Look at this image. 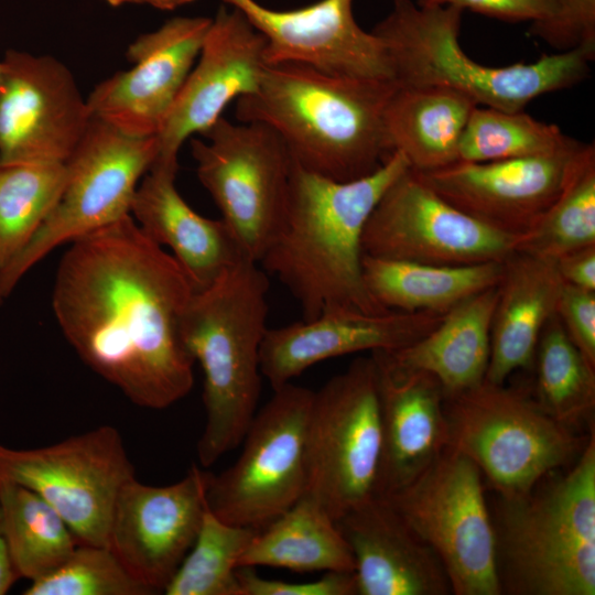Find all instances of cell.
Returning a JSON list of instances; mask_svg holds the SVG:
<instances>
[{"label": "cell", "mask_w": 595, "mask_h": 595, "mask_svg": "<svg viewBox=\"0 0 595 595\" xmlns=\"http://www.w3.org/2000/svg\"><path fill=\"white\" fill-rule=\"evenodd\" d=\"M193 292L174 257L128 215L69 242L52 310L84 364L134 404L161 410L194 385L181 333Z\"/></svg>", "instance_id": "1"}, {"label": "cell", "mask_w": 595, "mask_h": 595, "mask_svg": "<svg viewBox=\"0 0 595 595\" xmlns=\"http://www.w3.org/2000/svg\"><path fill=\"white\" fill-rule=\"evenodd\" d=\"M408 169L394 151L371 174L340 182L293 162L285 218L259 264L288 288L302 320L333 311H388L364 283L361 239L380 197Z\"/></svg>", "instance_id": "2"}, {"label": "cell", "mask_w": 595, "mask_h": 595, "mask_svg": "<svg viewBox=\"0 0 595 595\" xmlns=\"http://www.w3.org/2000/svg\"><path fill=\"white\" fill-rule=\"evenodd\" d=\"M397 86L298 64L269 65L258 89L235 101V117L272 129L302 169L353 181L375 172L393 153L383 117Z\"/></svg>", "instance_id": "3"}, {"label": "cell", "mask_w": 595, "mask_h": 595, "mask_svg": "<svg viewBox=\"0 0 595 595\" xmlns=\"http://www.w3.org/2000/svg\"><path fill=\"white\" fill-rule=\"evenodd\" d=\"M268 291L266 271L242 259L207 288L194 291L184 311L182 339L204 374L206 421L197 442L202 467L237 447L257 413Z\"/></svg>", "instance_id": "4"}, {"label": "cell", "mask_w": 595, "mask_h": 595, "mask_svg": "<svg viewBox=\"0 0 595 595\" xmlns=\"http://www.w3.org/2000/svg\"><path fill=\"white\" fill-rule=\"evenodd\" d=\"M462 13L452 6L394 0L371 31L387 48L397 85L445 87L478 106L519 111L534 98L570 88L589 74L593 58L582 48L542 55L529 64H479L459 44Z\"/></svg>", "instance_id": "5"}, {"label": "cell", "mask_w": 595, "mask_h": 595, "mask_svg": "<svg viewBox=\"0 0 595 595\" xmlns=\"http://www.w3.org/2000/svg\"><path fill=\"white\" fill-rule=\"evenodd\" d=\"M495 532L502 591L595 594L594 431L564 477L539 494L504 499Z\"/></svg>", "instance_id": "6"}, {"label": "cell", "mask_w": 595, "mask_h": 595, "mask_svg": "<svg viewBox=\"0 0 595 595\" xmlns=\"http://www.w3.org/2000/svg\"><path fill=\"white\" fill-rule=\"evenodd\" d=\"M450 445L467 456L504 499L528 495L584 445L529 394L483 381L445 396Z\"/></svg>", "instance_id": "7"}, {"label": "cell", "mask_w": 595, "mask_h": 595, "mask_svg": "<svg viewBox=\"0 0 595 595\" xmlns=\"http://www.w3.org/2000/svg\"><path fill=\"white\" fill-rule=\"evenodd\" d=\"M158 155L156 137L128 136L93 119L65 164L63 191L28 245L0 271L7 298L51 251L128 215L139 185Z\"/></svg>", "instance_id": "8"}, {"label": "cell", "mask_w": 595, "mask_h": 595, "mask_svg": "<svg viewBox=\"0 0 595 595\" xmlns=\"http://www.w3.org/2000/svg\"><path fill=\"white\" fill-rule=\"evenodd\" d=\"M381 453L379 372L360 357L314 392L304 496L336 521L375 497Z\"/></svg>", "instance_id": "9"}, {"label": "cell", "mask_w": 595, "mask_h": 595, "mask_svg": "<svg viewBox=\"0 0 595 595\" xmlns=\"http://www.w3.org/2000/svg\"><path fill=\"white\" fill-rule=\"evenodd\" d=\"M381 499L432 548L452 593H502L482 473L467 456L448 446L409 485Z\"/></svg>", "instance_id": "10"}, {"label": "cell", "mask_w": 595, "mask_h": 595, "mask_svg": "<svg viewBox=\"0 0 595 595\" xmlns=\"http://www.w3.org/2000/svg\"><path fill=\"white\" fill-rule=\"evenodd\" d=\"M201 136L191 138L197 177L245 257L259 263L285 218L293 160L261 123L220 117Z\"/></svg>", "instance_id": "11"}, {"label": "cell", "mask_w": 595, "mask_h": 595, "mask_svg": "<svg viewBox=\"0 0 595 595\" xmlns=\"http://www.w3.org/2000/svg\"><path fill=\"white\" fill-rule=\"evenodd\" d=\"M314 391L289 382L251 421L238 459L209 472L207 508L227 523L260 530L292 507L306 485V435Z\"/></svg>", "instance_id": "12"}, {"label": "cell", "mask_w": 595, "mask_h": 595, "mask_svg": "<svg viewBox=\"0 0 595 595\" xmlns=\"http://www.w3.org/2000/svg\"><path fill=\"white\" fill-rule=\"evenodd\" d=\"M133 477L122 437L111 425L44 447L0 444V479L41 496L64 519L77 544L108 547L116 498Z\"/></svg>", "instance_id": "13"}, {"label": "cell", "mask_w": 595, "mask_h": 595, "mask_svg": "<svg viewBox=\"0 0 595 595\" xmlns=\"http://www.w3.org/2000/svg\"><path fill=\"white\" fill-rule=\"evenodd\" d=\"M518 237L462 212L408 169L382 194L365 225L364 255L440 266L504 261Z\"/></svg>", "instance_id": "14"}, {"label": "cell", "mask_w": 595, "mask_h": 595, "mask_svg": "<svg viewBox=\"0 0 595 595\" xmlns=\"http://www.w3.org/2000/svg\"><path fill=\"white\" fill-rule=\"evenodd\" d=\"M91 120L72 72L9 50L0 73V164H64Z\"/></svg>", "instance_id": "15"}, {"label": "cell", "mask_w": 595, "mask_h": 595, "mask_svg": "<svg viewBox=\"0 0 595 595\" xmlns=\"http://www.w3.org/2000/svg\"><path fill=\"white\" fill-rule=\"evenodd\" d=\"M210 24L207 17H175L139 35L127 50L133 66L99 83L86 98L90 117L128 136L156 137Z\"/></svg>", "instance_id": "16"}, {"label": "cell", "mask_w": 595, "mask_h": 595, "mask_svg": "<svg viewBox=\"0 0 595 595\" xmlns=\"http://www.w3.org/2000/svg\"><path fill=\"white\" fill-rule=\"evenodd\" d=\"M208 475L194 464L174 484L152 486L133 477L118 493L108 547L155 594L164 592L198 534Z\"/></svg>", "instance_id": "17"}, {"label": "cell", "mask_w": 595, "mask_h": 595, "mask_svg": "<svg viewBox=\"0 0 595 595\" xmlns=\"http://www.w3.org/2000/svg\"><path fill=\"white\" fill-rule=\"evenodd\" d=\"M229 7V6H228ZM266 39L236 8L221 6L161 131L154 163L178 166L183 143L203 134L237 99L255 93L269 66Z\"/></svg>", "instance_id": "18"}, {"label": "cell", "mask_w": 595, "mask_h": 595, "mask_svg": "<svg viewBox=\"0 0 595 595\" xmlns=\"http://www.w3.org/2000/svg\"><path fill=\"white\" fill-rule=\"evenodd\" d=\"M223 2L263 35L268 65L298 64L335 76L393 80L385 44L359 26L353 0H320L293 10H274L257 0Z\"/></svg>", "instance_id": "19"}, {"label": "cell", "mask_w": 595, "mask_h": 595, "mask_svg": "<svg viewBox=\"0 0 595 595\" xmlns=\"http://www.w3.org/2000/svg\"><path fill=\"white\" fill-rule=\"evenodd\" d=\"M581 145L575 140L551 154L487 162L458 161L435 171L416 173L462 212L519 238L558 197Z\"/></svg>", "instance_id": "20"}, {"label": "cell", "mask_w": 595, "mask_h": 595, "mask_svg": "<svg viewBox=\"0 0 595 595\" xmlns=\"http://www.w3.org/2000/svg\"><path fill=\"white\" fill-rule=\"evenodd\" d=\"M443 315L333 311L313 320L268 328L260 349L261 374L274 390L329 358L405 347L429 333Z\"/></svg>", "instance_id": "21"}, {"label": "cell", "mask_w": 595, "mask_h": 595, "mask_svg": "<svg viewBox=\"0 0 595 595\" xmlns=\"http://www.w3.org/2000/svg\"><path fill=\"white\" fill-rule=\"evenodd\" d=\"M336 524L354 558L357 595L452 593L435 552L387 500L374 497Z\"/></svg>", "instance_id": "22"}, {"label": "cell", "mask_w": 595, "mask_h": 595, "mask_svg": "<svg viewBox=\"0 0 595 595\" xmlns=\"http://www.w3.org/2000/svg\"><path fill=\"white\" fill-rule=\"evenodd\" d=\"M377 367L381 453L375 497L388 498L448 447L450 432L445 394L434 377L423 371L396 372Z\"/></svg>", "instance_id": "23"}, {"label": "cell", "mask_w": 595, "mask_h": 595, "mask_svg": "<svg viewBox=\"0 0 595 595\" xmlns=\"http://www.w3.org/2000/svg\"><path fill=\"white\" fill-rule=\"evenodd\" d=\"M177 169L153 163L137 187L130 215L152 241L171 250L194 291H199L247 258L221 218L199 215L181 196Z\"/></svg>", "instance_id": "24"}, {"label": "cell", "mask_w": 595, "mask_h": 595, "mask_svg": "<svg viewBox=\"0 0 595 595\" xmlns=\"http://www.w3.org/2000/svg\"><path fill=\"white\" fill-rule=\"evenodd\" d=\"M563 281L553 260L513 251L504 260L485 381L502 385L530 368L543 328L556 313Z\"/></svg>", "instance_id": "25"}, {"label": "cell", "mask_w": 595, "mask_h": 595, "mask_svg": "<svg viewBox=\"0 0 595 595\" xmlns=\"http://www.w3.org/2000/svg\"><path fill=\"white\" fill-rule=\"evenodd\" d=\"M497 299V285L482 291L446 312L429 333L412 344L371 355L387 370L431 375L445 396L472 389L485 380Z\"/></svg>", "instance_id": "26"}, {"label": "cell", "mask_w": 595, "mask_h": 595, "mask_svg": "<svg viewBox=\"0 0 595 595\" xmlns=\"http://www.w3.org/2000/svg\"><path fill=\"white\" fill-rule=\"evenodd\" d=\"M476 106L469 97L450 88L398 85L385 109L389 145L415 172L456 163L462 134Z\"/></svg>", "instance_id": "27"}, {"label": "cell", "mask_w": 595, "mask_h": 595, "mask_svg": "<svg viewBox=\"0 0 595 595\" xmlns=\"http://www.w3.org/2000/svg\"><path fill=\"white\" fill-rule=\"evenodd\" d=\"M361 271L368 293L381 307L445 314L466 299L498 285L504 261L440 266L364 255Z\"/></svg>", "instance_id": "28"}, {"label": "cell", "mask_w": 595, "mask_h": 595, "mask_svg": "<svg viewBox=\"0 0 595 595\" xmlns=\"http://www.w3.org/2000/svg\"><path fill=\"white\" fill-rule=\"evenodd\" d=\"M239 566H271L306 572H354L351 551L333 517L302 496L292 507L258 530Z\"/></svg>", "instance_id": "29"}, {"label": "cell", "mask_w": 595, "mask_h": 595, "mask_svg": "<svg viewBox=\"0 0 595 595\" xmlns=\"http://www.w3.org/2000/svg\"><path fill=\"white\" fill-rule=\"evenodd\" d=\"M0 521L14 566L35 581L63 564L77 541L60 513L33 490L0 479Z\"/></svg>", "instance_id": "30"}, {"label": "cell", "mask_w": 595, "mask_h": 595, "mask_svg": "<svg viewBox=\"0 0 595 595\" xmlns=\"http://www.w3.org/2000/svg\"><path fill=\"white\" fill-rule=\"evenodd\" d=\"M595 245V145L582 143L554 202L524 235L516 251L554 260Z\"/></svg>", "instance_id": "31"}, {"label": "cell", "mask_w": 595, "mask_h": 595, "mask_svg": "<svg viewBox=\"0 0 595 595\" xmlns=\"http://www.w3.org/2000/svg\"><path fill=\"white\" fill-rule=\"evenodd\" d=\"M533 363L537 402L549 415L572 429L593 414L595 367L571 342L556 313L541 333Z\"/></svg>", "instance_id": "32"}, {"label": "cell", "mask_w": 595, "mask_h": 595, "mask_svg": "<svg viewBox=\"0 0 595 595\" xmlns=\"http://www.w3.org/2000/svg\"><path fill=\"white\" fill-rule=\"evenodd\" d=\"M65 177V164H0V271L48 216Z\"/></svg>", "instance_id": "33"}, {"label": "cell", "mask_w": 595, "mask_h": 595, "mask_svg": "<svg viewBox=\"0 0 595 595\" xmlns=\"http://www.w3.org/2000/svg\"><path fill=\"white\" fill-rule=\"evenodd\" d=\"M574 141L556 125L540 121L523 110L476 106L459 141L458 161L487 162L551 154Z\"/></svg>", "instance_id": "34"}, {"label": "cell", "mask_w": 595, "mask_h": 595, "mask_svg": "<svg viewBox=\"0 0 595 595\" xmlns=\"http://www.w3.org/2000/svg\"><path fill=\"white\" fill-rule=\"evenodd\" d=\"M257 532L227 523L207 508L198 534L164 594L241 595L237 569Z\"/></svg>", "instance_id": "35"}, {"label": "cell", "mask_w": 595, "mask_h": 595, "mask_svg": "<svg viewBox=\"0 0 595 595\" xmlns=\"http://www.w3.org/2000/svg\"><path fill=\"white\" fill-rule=\"evenodd\" d=\"M24 595H152L108 547L77 544L51 573L32 581Z\"/></svg>", "instance_id": "36"}, {"label": "cell", "mask_w": 595, "mask_h": 595, "mask_svg": "<svg viewBox=\"0 0 595 595\" xmlns=\"http://www.w3.org/2000/svg\"><path fill=\"white\" fill-rule=\"evenodd\" d=\"M554 14L532 22L530 34L559 52L582 48L595 57V0H554Z\"/></svg>", "instance_id": "37"}, {"label": "cell", "mask_w": 595, "mask_h": 595, "mask_svg": "<svg viewBox=\"0 0 595 595\" xmlns=\"http://www.w3.org/2000/svg\"><path fill=\"white\" fill-rule=\"evenodd\" d=\"M241 595H356L354 572H325L310 582H285L261 577L252 566H239Z\"/></svg>", "instance_id": "38"}, {"label": "cell", "mask_w": 595, "mask_h": 595, "mask_svg": "<svg viewBox=\"0 0 595 595\" xmlns=\"http://www.w3.org/2000/svg\"><path fill=\"white\" fill-rule=\"evenodd\" d=\"M556 315L571 342L595 367V291L563 283Z\"/></svg>", "instance_id": "39"}, {"label": "cell", "mask_w": 595, "mask_h": 595, "mask_svg": "<svg viewBox=\"0 0 595 595\" xmlns=\"http://www.w3.org/2000/svg\"><path fill=\"white\" fill-rule=\"evenodd\" d=\"M422 7L452 6L508 22H538L555 12L554 0H416Z\"/></svg>", "instance_id": "40"}, {"label": "cell", "mask_w": 595, "mask_h": 595, "mask_svg": "<svg viewBox=\"0 0 595 595\" xmlns=\"http://www.w3.org/2000/svg\"><path fill=\"white\" fill-rule=\"evenodd\" d=\"M553 261L563 283L595 291V245L569 251Z\"/></svg>", "instance_id": "41"}, {"label": "cell", "mask_w": 595, "mask_h": 595, "mask_svg": "<svg viewBox=\"0 0 595 595\" xmlns=\"http://www.w3.org/2000/svg\"><path fill=\"white\" fill-rule=\"evenodd\" d=\"M20 578L0 521V595L7 594Z\"/></svg>", "instance_id": "42"}, {"label": "cell", "mask_w": 595, "mask_h": 595, "mask_svg": "<svg viewBox=\"0 0 595 595\" xmlns=\"http://www.w3.org/2000/svg\"><path fill=\"white\" fill-rule=\"evenodd\" d=\"M195 0H141V3L149 4L160 10H174Z\"/></svg>", "instance_id": "43"}, {"label": "cell", "mask_w": 595, "mask_h": 595, "mask_svg": "<svg viewBox=\"0 0 595 595\" xmlns=\"http://www.w3.org/2000/svg\"><path fill=\"white\" fill-rule=\"evenodd\" d=\"M111 7H120L125 4H141V0H104Z\"/></svg>", "instance_id": "44"}, {"label": "cell", "mask_w": 595, "mask_h": 595, "mask_svg": "<svg viewBox=\"0 0 595 595\" xmlns=\"http://www.w3.org/2000/svg\"><path fill=\"white\" fill-rule=\"evenodd\" d=\"M2 301H3V296H2V294L0 292V304L2 303Z\"/></svg>", "instance_id": "45"}, {"label": "cell", "mask_w": 595, "mask_h": 595, "mask_svg": "<svg viewBox=\"0 0 595 595\" xmlns=\"http://www.w3.org/2000/svg\"><path fill=\"white\" fill-rule=\"evenodd\" d=\"M0 73H1V61H0Z\"/></svg>", "instance_id": "46"}]
</instances>
